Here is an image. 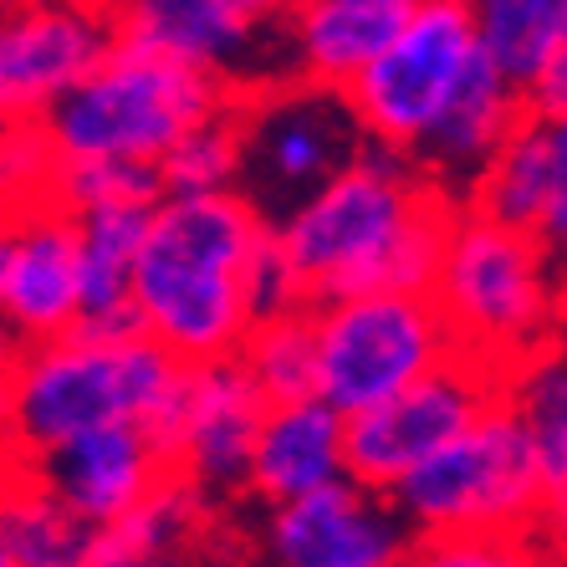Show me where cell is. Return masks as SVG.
<instances>
[{"label":"cell","mask_w":567,"mask_h":567,"mask_svg":"<svg viewBox=\"0 0 567 567\" xmlns=\"http://www.w3.org/2000/svg\"><path fill=\"white\" fill-rule=\"evenodd\" d=\"M312 317V399L332 414L373 410L455 363V338L445 317L420 291H373L343 297L328 307H307Z\"/></svg>","instance_id":"52a82bcc"},{"label":"cell","mask_w":567,"mask_h":567,"mask_svg":"<svg viewBox=\"0 0 567 567\" xmlns=\"http://www.w3.org/2000/svg\"><path fill=\"white\" fill-rule=\"evenodd\" d=\"M563 338H567V322H563Z\"/></svg>","instance_id":"d590c367"},{"label":"cell","mask_w":567,"mask_h":567,"mask_svg":"<svg viewBox=\"0 0 567 567\" xmlns=\"http://www.w3.org/2000/svg\"><path fill=\"white\" fill-rule=\"evenodd\" d=\"M348 420L332 414L322 399H297V404H271L256 435L251 486L261 506L302 502L312 491H328L348 481Z\"/></svg>","instance_id":"d6986e66"},{"label":"cell","mask_w":567,"mask_h":567,"mask_svg":"<svg viewBox=\"0 0 567 567\" xmlns=\"http://www.w3.org/2000/svg\"><path fill=\"white\" fill-rule=\"evenodd\" d=\"M47 195L66 215L87 210H154L164 199L158 169H133V164H52Z\"/></svg>","instance_id":"83f0119b"},{"label":"cell","mask_w":567,"mask_h":567,"mask_svg":"<svg viewBox=\"0 0 567 567\" xmlns=\"http://www.w3.org/2000/svg\"><path fill=\"white\" fill-rule=\"evenodd\" d=\"M236 97L169 56L113 41V52L37 123L52 164H133L158 169L199 123L220 118Z\"/></svg>","instance_id":"5b68a950"},{"label":"cell","mask_w":567,"mask_h":567,"mask_svg":"<svg viewBox=\"0 0 567 567\" xmlns=\"http://www.w3.org/2000/svg\"><path fill=\"white\" fill-rule=\"evenodd\" d=\"M399 522L414 542L435 537H537L542 522V481L532 461L527 430L506 410H496L450 440L440 455L404 475L389 496Z\"/></svg>","instance_id":"8992f818"},{"label":"cell","mask_w":567,"mask_h":567,"mask_svg":"<svg viewBox=\"0 0 567 567\" xmlns=\"http://www.w3.org/2000/svg\"><path fill=\"white\" fill-rule=\"evenodd\" d=\"M527 113L532 118H563L567 113V31H563V41H557L553 66L542 72V82L527 93Z\"/></svg>","instance_id":"1f68e13d"},{"label":"cell","mask_w":567,"mask_h":567,"mask_svg":"<svg viewBox=\"0 0 567 567\" xmlns=\"http://www.w3.org/2000/svg\"><path fill=\"white\" fill-rule=\"evenodd\" d=\"M251 553L256 542L225 522L220 502L164 481L118 527L97 532L93 567H256Z\"/></svg>","instance_id":"2e32d148"},{"label":"cell","mask_w":567,"mask_h":567,"mask_svg":"<svg viewBox=\"0 0 567 567\" xmlns=\"http://www.w3.org/2000/svg\"><path fill=\"white\" fill-rule=\"evenodd\" d=\"M240 179H246V144H240L236 103L220 118L185 133L158 164L164 195H240Z\"/></svg>","instance_id":"484cf974"},{"label":"cell","mask_w":567,"mask_h":567,"mask_svg":"<svg viewBox=\"0 0 567 567\" xmlns=\"http://www.w3.org/2000/svg\"><path fill=\"white\" fill-rule=\"evenodd\" d=\"M251 542L261 567H399L414 547L389 496H373L353 481L266 506Z\"/></svg>","instance_id":"9a60e30c"},{"label":"cell","mask_w":567,"mask_h":567,"mask_svg":"<svg viewBox=\"0 0 567 567\" xmlns=\"http://www.w3.org/2000/svg\"><path fill=\"white\" fill-rule=\"evenodd\" d=\"M47 179H52V154L41 144V128L0 118V210L47 195Z\"/></svg>","instance_id":"f546056e"},{"label":"cell","mask_w":567,"mask_h":567,"mask_svg":"<svg viewBox=\"0 0 567 567\" xmlns=\"http://www.w3.org/2000/svg\"><path fill=\"white\" fill-rule=\"evenodd\" d=\"M506 410L522 420L542 481L537 542L567 547V338L547 343L506 373Z\"/></svg>","instance_id":"44dd1931"},{"label":"cell","mask_w":567,"mask_h":567,"mask_svg":"<svg viewBox=\"0 0 567 567\" xmlns=\"http://www.w3.org/2000/svg\"><path fill=\"white\" fill-rule=\"evenodd\" d=\"M82 328L78 225L52 195L0 210V332L16 348L56 343Z\"/></svg>","instance_id":"4fadbf2b"},{"label":"cell","mask_w":567,"mask_h":567,"mask_svg":"<svg viewBox=\"0 0 567 567\" xmlns=\"http://www.w3.org/2000/svg\"><path fill=\"white\" fill-rule=\"evenodd\" d=\"M0 567H16V563H11V547H6V537H0Z\"/></svg>","instance_id":"e575fe53"},{"label":"cell","mask_w":567,"mask_h":567,"mask_svg":"<svg viewBox=\"0 0 567 567\" xmlns=\"http://www.w3.org/2000/svg\"><path fill=\"white\" fill-rule=\"evenodd\" d=\"M522 118H527V97L516 93V87H506V82L481 62V52H475L461 93L445 107V118L435 123V133L424 138L414 164H420V174L440 195H450L461 205L471 179L486 169L491 158H496V148L522 128Z\"/></svg>","instance_id":"ffe728a7"},{"label":"cell","mask_w":567,"mask_h":567,"mask_svg":"<svg viewBox=\"0 0 567 567\" xmlns=\"http://www.w3.org/2000/svg\"><path fill=\"white\" fill-rule=\"evenodd\" d=\"M399 567H557L537 537H435L414 542Z\"/></svg>","instance_id":"f1b7e54d"},{"label":"cell","mask_w":567,"mask_h":567,"mask_svg":"<svg viewBox=\"0 0 567 567\" xmlns=\"http://www.w3.org/2000/svg\"><path fill=\"white\" fill-rule=\"evenodd\" d=\"M481 62L527 97L553 66L567 31V0H481L471 6Z\"/></svg>","instance_id":"cb8c5ba5"},{"label":"cell","mask_w":567,"mask_h":567,"mask_svg":"<svg viewBox=\"0 0 567 567\" xmlns=\"http://www.w3.org/2000/svg\"><path fill=\"white\" fill-rule=\"evenodd\" d=\"M506 379L481 369L471 358H455L430 379L410 383L404 394L383 399L373 410L348 420V481L373 496H394L404 475H414L430 455L461 440L486 410L502 404Z\"/></svg>","instance_id":"8fae6325"},{"label":"cell","mask_w":567,"mask_h":567,"mask_svg":"<svg viewBox=\"0 0 567 567\" xmlns=\"http://www.w3.org/2000/svg\"><path fill=\"white\" fill-rule=\"evenodd\" d=\"M179 363L144 332H66L56 343L16 348L0 373V465L37 471L78 440L144 424L158 430L179 389Z\"/></svg>","instance_id":"3957f363"},{"label":"cell","mask_w":567,"mask_h":567,"mask_svg":"<svg viewBox=\"0 0 567 567\" xmlns=\"http://www.w3.org/2000/svg\"><path fill=\"white\" fill-rule=\"evenodd\" d=\"M271 220L246 195H164L133 271V328L179 363H225L261 322L256 277Z\"/></svg>","instance_id":"7a4b0ae2"},{"label":"cell","mask_w":567,"mask_h":567,"mask_svg":"<svg viewBox=\"0 0 567 567\" xmlns=\"http://www.w3.org/2000/svg\"><path fill=\"white\" fill-rule=\"evenodd\" d=\"M78 225V302L87 332L133 328V271L144 251L148 210H87ZM138 332V328H133Z\"/></svg>","instance_id":"7402d4cb"},{"label":"cell","mask_w":567,"mask_h":567,"mask_svg":"<svg viewBox=\"0 0 567 567\" xmlns=\"http://www.w3.org/2000/svg\"><path fill=\"white\" fill-rule=\"evenodd\" d=\"M547 133V210H542L537 240L553 261H567V113L542 118Z\"/></svg>","instance_id":"4dcf8cb0"},{"label":"cell","mask_w":567,"mask_h":567,"mask_svg":"<svg viewBox=\"0 0 567 567\" xmlns=\"http://www.w3.org/2000/svg\"><path fill=\"white\" fill-rule=\"evenodd\" d=\"M455 199L420 164L363 148L343 174L271 220V246L291 271L302 307H328L373 291L430 297Z\"/></svg>","instance_id":"6da1fadb"},{"label":"cell","mask_w":567,"mask_h":567,"mask_svg":"<svg viewBox=\"0 0 567 567\" xmlns=\"http://www.w3.org/2000/svg\"><path fill=\"white\" fill-rule=\"evenodd\" d=\"M557 297H563V322H567V261H557Z\"/></svg>","instance_id":"d6a6232c"},{"label":"cell","mask_w":567,"mask_h":567,"mask_svg":"<svg viewBox=\"0 0 567 567\" xmlns=\"http://www.w3.org/2000/svg\"><path fill=\"white\" fill-rule=\"evenodd\" d=\"M236 363L256 383L266 404H297L312 399V317L287 312L256 322L251 338L240 343Z\"/></svg>","instance_id":"4316f807"},{"label":"cell","mask_w":567,"mask_h":567,"mask_svg":"<svg viewBox=\"0 0 567 567\" xmlns=\"http://www.w3.org/2000/svg\"><path fill=\"white\" fill-rule=\"evenodd\" d=\"M11 358H16V343L6 338V332H0V373H6V363H11Z\"/></svg>","instance_id":"836d02e7"},{"label":"cell","mask_w":567,"mask_h":567,"mask_svg":"<svg viewBox=\"0 0 567 567\" xmlns=\"http://www.w3.org/2000/svg\"><path fill=\"white\" fill-rule=\"evenodd\" d=\"M461 205L506 225V230L537 236L542 210H547V133H542V118H532V113L522 118V128L471 179Z\"/></svg>","instance_id":"d4e9b609"},{"label":"cell","mask_w":567,"mask_h":567,"mask_svg":"<svg viewBox=\"0 0 567 567\" xmlns=\"http://www.w3.org/2000/svg\"><path fill=\"white\" fill-rule=\"evenodd\" d=\"M236 118L240 144H246L240 195L266 220H281L291 205H302L312 189H322L369 148L343 97L291 78L251 97H236Z\"/></svg>","instance_id":"9c48e42d"},{"label":"cell","mask_w":567,"mask_h":567,"mask_svg":"<svg viewBox=\"0 0 567 567\" xmlns=\"http://www.w3.org/2000/svg\"><path fill=\"white\" fill-rule=\"evenodd\" d=\"M118 41L148 47L220 82L230 97H251L287 82L281 52V6L261 0H138L113 6Z\"/></svg>","instance_id":"30bf717a"},{"label":"cell","mask_w":567,"mask_h":567,"mask_svg":"<svg viewBox=\"0 0 567 567\" xmlns=\"http://www.w3.org/2000/svg\"><path fill=\"white\" fill-rule=\"evenodd\" d=\"M0 537L16 567H93L97 553V527L21 465H0Z\"/></svg>","instance_id":"603a6c76"},{"label":"cell","mask_w":567,"mask_h":567,"mask_svg":"<svg viewBox=\"0 0 567 567\" xmlns=\"http://www.w3.org/2000/svg\"><path fill=\"white\" fill-rule=\"evenodd\" d=\"M266 404L236 358L199 363L179 373L169 414L158 420L154 440L164 445L169 475L210 502H236L251 486V455L261 435Z\"/></svg>","instance_id":"7c38bea8"},{"label":"cell","mask_w":567,"mask_h":567,"mask_svg":"<svg viewBox=\"0 0 567 567\" xmlns=\"http://www.w3.org/2000/svg\"><path fill=\"white\" fill-rule=\"evenodd\" d=\"M475 62V21L461 0H414L410 21L383 47V56L343 93L369 148L420 158L424 138L455 103Z\"/></svg>","instance_id":"ba28073f"},{"label":"cell","mask_w":567,"mask_h":567,"mask_svg":"<svg viewBox=\"0 0 567 567\" xmlns=\"http://www.w3.org/2000/svg\"><path fill=\"white\" fill-rule=\"evenodd\" d=\"M430 302L445 317L455 353L502 379L563 338L557 261L537 236L506 230L465 205L445 225Z\"/></svg>","instance_id":"277c9868"},{"label":"cell","mask_w":567,"mask_h":567,"mask_svg":"<svg viewBox=\"0 0 567 567\" xmlns=\"http://www.w3.org/2000/svg\"><path fill=\"white\" fill-rule=\"evenodd\" d=\"M414 0H302L281 6L287 78L343 97L410 21Z\"/></svg>","instance_id":"ac0fdd59"},{"label":"cell","mask_w":567,"mask_h":567,"mask_svg":"<svg viewBox=\"0 0 567 567\" xmlns=\"http://www.w3.org/2000/svg\"><path fill=\"white\" fill-rule=\"evenodd\" d=\"M118 41L107 6L0 11V118L41 123Z\"/></svg>","instance_id":"5bb4252c"},{"label":"cell","mask_w":567,"mask_h":567,"mask_svg":"<svg viewBox=\"0 0 567 567\" xmlns=\"http://www.w3.org/2000/svg\"><path fill=\"white\" fill-rule=\"evenodd\" d=\"M37 475L97 532L118 527L123 516L138 512L164 481H174L169 461H164V445L144 424L97 430V435L47 455L37 465Z\"/></svg>","instance_id":"e0dca14e"}]
</instances>
